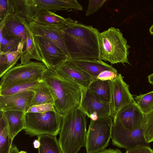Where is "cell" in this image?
Here are the masks:
<instances>
[{
  "label": "cell",
  "instance_id": "obj_23",
  "mask_svg": "<svg viewBox=\"0 0 153 153\" xmlns=\"http://www.w3.org/2000/svg\"><path fill=\"white\" fill-rule=\"evenodd\" d=\"M71 20L70 18H65L54 12L46 10L39 13L35 16L33 21L44 25L62 27Z\"/></svg>",
  "mask_w": 153,
  "mask_h": 153
},
{
  "label": "cell",
  "instance_id": "obj_37",
  "mask_svg": "<svg viewBox=\"0 0 153 153\" xmlns=\"http://www.w3.org/2000/svg\"><path fill=\"white\" fill-rule=\"evenodd\" d=\"M24 47V44L23 42L21 41L19 43L17 51L19 53H21L22 52Z\"/></svg>",
  "mask_w": 153,
  "mask_h": 153
},
{
  "label": "cell",
  "instance_id": "obj_6",
  "mask_svg": "<svg viewBox=\"0 0 153 153\" xmlns=\"http://www.w3.org/2000/svg\"><path fill=\"white\" fill-rule=\"evenodd\" d=\"M63 115L56 110L43 113H26V134L30 137L59 134Z\"/></svg>",
  "mask_w": 153,
  "mask_h": 153
},
{
  "label": "cell",
  "instance_id": "obj_26",
  "mask_svg": "<svg viewBox=\"0 0 153 153\" xmlns=\"http://www.w3.org/2000/svg\"><path fill=\"white\" fill-rule=\"evenodd\" d=\"M21 54L17 51L8 52L0 51V78L15 66L20 58Z\"/></svg>",
  "mask_w": 153,
  "mask_h": 153
},
{
  "label": "cell",
  "instance_id": "obj_35",
  "mask_svg": "<svg viewBox=\"0 0 153 153\" xmlns=\"http://www.w3.org/2000/svg\"><path fill=\"white\" fill-rule=\"evenodd\" d=\"M126 153H153V150L148 146L138 145L127 149Z\"/></svg>",
  "mask_w": 153,
  "mask_h": 153
},
{
  "label": "cell",
  "instance_id": "obj_30",
  "mask_svg": "<svg viewBox=\"0 0 153 153\" xmlns=\"http://www.w3.org/2000/svg\"><path fill=\"white\" fill-rule=\"evenodd\" d=\"M141 127L146 143H149L153 141V109L144 114Z\"/></svg>",
  "mask_w": 153,
  "mask_h": 153
},
{
  "label": "cell",
  "instance_id": "obj_9",
  "mask_svg": "<svg viewBox=\"0 0 153 153\" xmlns=\"http://www.w3.org/2000/svg\"><path fill=\"white\" fill-rule=\"evenodd\" d=\"M111 139L114 145L126 150L138 145L148 146L141 127L135 130H130L117 119L113 121Z\"/></svg>",
  "mask_w": 153,
  "mask_h": 153
},
{
  "label": "cell",
  "instance_id": "obj_25",
  "mask_svg": "<svg viewBox=\"0 0 153 153\" xmlns=\"http://www.w3.org/2000/svg\"><path fill=\"white\" fill-rule=\"evenodd\" d=\"M56 136L48 134L38 136L40 143L38 153H62Z\"/></svg>",
  "mask_w": 153,
  "mask_h": 153
},
{
  "label": "cell",
  "instance_id": "obj_1",
  "mask_svg": "<svg viewBox=\"0 0 153 153\" xmlns=\"http://www.w3.org/2000/svg\"><path fill=\"white\" fill-rule=\"evenodd\" d=\"M62 31L70 56L69 60L100 59L98 30L71 19L64 25Z\"/></svg>",
  "mask_w": 153,
  "mask_h": 153
},
{
  "label": "cell",
  "instance_id": "obj_27",
  "mask_svg": "<svg viewBox=\"0 0 153 153\" xmlns=\"http://www.w3.org/2000/svg\"><path fill=\"white\" fill-rule=\"evenodd\" d=\"M41 81L35 79L27 80L0 91V95H7L27 91H33Z\"/></svg>",
  "mask_w": 153,
  "mask_h": 153
},
{
  "label": "cell",
  "instance_id": "obj_19",
  "mask_svg": "<svg viewBox=\"0 0 153 153\" xmlns=\"http://www.w3.org/2000/svg\"><path fill=\"white\" fill-rule=\"evenodd\" d=\"M7 122L9 134L13 140L22 130L25 129V112L21 111H3Z\"/></svg>",
  "mask_w": 153,
  "mask_h": 153
},
{
  "label": "cell",
  "instance_id": "obj_29",
  "mask_svg": "<svg viewBox=\"0 0 153 153\" xmlns=\"http://www.w3.org/2000/svg\"><path fill=\"white\" fill-rule=\"evenodd\" d=\"M0 51L8 52L17 51L20 40L17 37H8L4 35L0 29Z\"/></svg>",
  "mask_w": 153,
  "mask_h": 153
},
{
  "label": "cell",
  "instance_id": "obj_34",
  "mask_svg": "<svg viewBox=\"0 0 153 153\" xmlns=\"http://www.w3.org/2000/svg\"><path fill=\"white\" fill-rule=\"evenodd\" d=\"M119 74L117 71L105 70L101 72L97 76L96 79L111 81L116 78Z\"/></svg>",
  "mask_w": 153,
  "mask_h": 153
},
{
  "label": "cell",
  "instance_id": "obj_21",
  "mask_svg": "<svg viewBox=\"0 0 153 153\" xmlns=\"http://www.w3.org/2000/svg\"><path fill=\"white\" fill-rule=\"evenodd\" d=\"M20 64L28 63L32 59L42 62V59L35 44L33 35L29 26L27 29V40L21 54Z\"/></svg>",
  "mask_w": 153,
  "mask_h": 153
},
{
  "label": "cell",
  "instance_id": "obj_40",
  "mask_svg": "<svg viewBox=\"0 0 153 153\" xmlns=\"http://www.w3.org/2000/svg\"><path fill=\"white\" fill-rule=\"evenodd\" d=\"M148 79L149 82L153 85V73L148 76Z\"/></svg>",
  "mask_w": 153,
  "mask_h": 153
},
{
  "label": "cell",
  "instance_id": "obj_20",
  "mask_svg": "<svg viewBox=\"0 0 153 153\" xmlns=\"http://www.w3.org/2000/svg\"><path fill=\"white\" fill-rule=\"evenodd\" d=\"M34 92V97L27 105L25 113L31 107L39 105L51 104L54 105V97L49 87L43 80L41 81L33 90Z\"/></svg>",
  "mask_w": 153,
  "mask_h": 153
},
{
  "label": "cell",
  "instance_id": "obj_38",
  "mask_svg": "<svg viewBox=\"0 0 153 153\" xmlns=\"http://www.w3.org/2000/svg\"><path fill=\"white\" fill-rule=\"evenodd\" d=\"M33 144L34 148L39 149L40 145V142L38 139L35 140L33 142Z\"/></svg>",
  "mask_w": 153,
  "mask_h": 153
},
{
  "label": "cell",
  "instance_id": "obj_28",
  "mask_svg": "<svg viewBox=\"0 0 153 153\" xmlns=\"http://www.w3.org/2000/svg\"><path fill=\"white\" fill-rule=\"evenodd\" d=\"M134 102L144 114L153 109V91L136 96Z\"/></svg>",
  "mask_w": 153,
  "mask_h": 153
},
{
  "label": "cell",
  "instance_id": "obj_42",
  "mask_svg": "<svg viewBox=\"0 0 153 153\" xmlns=\"http://www.w3.org/2000/svg\"><path fill=\"white\" fill-rule=\"evenodd\" d=\"M19 153H27L26 151H21L19 152Z\"/></svg>",
  "mask_w": 153,
  "mask_h": 153
},
{
  "label": "cell",
  "instance_id": "obj_32",
  "mask_svg": "<svg viewBox=\"0 0 153 153\" xmlns=\"http://www.w3.org/2000/svg\"><path fill=\"white\" fill-rule=\"evenodd\" d=\"M106 1V0H89L85 15L88 16L94 14L99 10Z\"/></svg>",
  "mask_w": 153,
  "mask_h": 153
},
{
  "label": "cell",
  "instance_id": "obj_18",
  "mask_svg": "<svg viewBox=\"0 0 153 153\" xmlns=\"http://www.w3.org/2000/svg\"><path fill=\"white\" fill-rule=\"evenodd\" d=\"M77 67L80 68L96 79L102 72L109 70L117 71L111 65L100 59H84L70 60Z\"/></svg>",
  "mask_w": 153,
  "mask_h": 153
},
{
  "label": "cell",
  "instance_id": "obj_5",
  "mask_svg": "<svg viewBox=\"0 0 153 153\" xmlns=\"http://www.w3.org/2000/svg\"><path fill=\"white\" fill-rule=\"evenodd\" d=\"M15 12L25 18L28 23L40 12L65 10L81 11L83 7L76 0H14Z\"/></svg>",
  "mask_w": 153,
  "mask_h": 153
},
{
  "label": "cell",
  "instance_id": "obj_24",
  "mask_svg": "<svg viewBox=\"0 0 153 153\" xmlns=\"http://www.w3.org/2000/svg\"><path fill=\"white\" fill-rule=\"evenodd\" d=\"M13 141L9 134L4 112L0 110V153H10Z\"/></svg>",
  "mask_w": 153,
  "mask_h": 153
},
{
  "label": "cell",
  "instance_id": "obj_22",
  "mask_svg": "<svg viewBox=\"0 0 153 153\" xmlns=\"http://www.w3.org/2000/svg\"><path fill=\"white\" fill-rule=\"evenodd\" d=\"M87 88L97 98L104 102L110 103L111 97V82L95 79Z\"/></svg>",
  "mask_w": 153,
  "mask_h": 153
},
{
  "label": "cell",
  "instance_id": "obj_7",
  "mask_svg": "<svg viewBox=\"0 0 153 153\" xmlns=\"http://www.w3.org/2000/svg\"><path fill=\"white\" fill-rule=\"evenodd\" d=\"M113 124L110 117L91 120L86 136L87 153H96L105 149L111 138Z\"/></svg>",
  "mask_w": 153,
  "mask_h": 153
},
{
  "label": "cell",
  "instance_id": "obj_2",
  "mask_svg": "<svg viewBox=\"0 0 153 153\" xmlns=\"http://www.w3.org/2000/svg\"><path fill=\"white\" fill-rule=\"evenodd\" d=\"M49 87L55 110L64 115L80 107L85 88L60 76L55 68L47 67L43 79Z\"/></svg>",
  "mask_w": 153,
  "mask_h": 153
},
{
  "label": "cell",
  "instance_id": "obj_33",
  "mask_svg": "<svg viewBox=\"0 0 153 153\" xmlns=\"http://www.w3.org/2000/svg\"><path fill=\"white\" fill-rule=\"evenodd\" d=\"M55 110L53 104H44L33 106L30 108L26 113H43Z\"/></svg>",
  "mask_w": 153,
  "mask_h": 153
},
{
  "label": "cell",
  "instance_id": "obj_14",
  "mask_svg": "<svg viewBox=\"0 0 153 153\" xmlns=\"http://www.w3.org/2000/svg\"><path fill=\"white\" fill-rule=\"evenodd\" d=\"M29 23L26 19L15 12L9 16L4 24L0 26L3 34L8 37H17L23 42L27 40V29Z\"/></svg>",
  "mask_w": 153,
  "mask_h": 153
},
{
  "label": "cell",
  "instance_id": "obj_13",
  "mask_svg": "<svg viewBox=\"0 0 153 153\" xmlns=\"http://www.w3.org/2000/svg\"><path fill=\"white\" fill-rule=\"evenodd\" d=\"M29 27L34 35L46 37L57 45L63 52L67 60L70 59L62 28L59 27L44 25L33 21L29 23Z\"/></svg>",
  "mask_w": 153,
  "mask_h": 153
},
{
  "label": "cell",
  "instance_id": "obj_4",
  "mask_svg": "<svg viewBox=\"0 0 153 153\" xmlns=\"http://www.w3.org/2000/svg\"><path fill=\"white\" fill-rule=\"evenodd\" d=\"M100 59L114 64H130L128 56L130 47L119 29L113 27L99 35Z\"/></svg>",
  "mask_w": 153,
  "mask_h": 153
},
{
  "label": "cell",
  "instance_id": "obj_8",
  "mask_svg": "<svg viewBox=\"0 0 153 153\" xmlns=\"http://www.w3.org/2000/svg\"><path fill=\"white\" fill-rule=\"evenodd\" d=\"M47 69L42 62L30 61L26 64H17L1 77L0 91L27 80H42Z\"/></svg>",
  "mask_w": 153,
  "mask_h": 153
},
{
  "label": "cell",
  "instance_id": "obj_3",
  "mask_svg": "<svg viewBox=\"0 0 153 153\" xmlns=\"http://www.w3.org/2000/svg\"><path fill=\"white\" fill-rule=\"evenodd\" d=\"M86 116L80 107L63 115L58 140L62 153H77L85 147Z\"/></svg>",
  "mask_w": 153,
  "mask_h": 153
},
{
  "label": "cell",
  "instance_id": "obj_16",
  "mask_svg": "<svg viewBox=\"0 0 153 153\" xmlns=\"http://www.w3.org/2000/svg\"><path fill=\"white\" fill-rule=\"evenodd\" d=\"M144 117V114L134 102L120 110L115 120L119 121L126 128L133 130L141 127Z\"/></svg>",
  "mask_w": 153,
  "mask_h": 153
},
{
  "label": "cell",
  "instance_id": "obj_17",
  "mask_svg": "<svg viewBox=\"0 0 153 153\" xmlns=\"http://www.w3.org/2000/svg\"><path fill=\"white\" fill-rule=\"evenodd\" d=\"M34 95V92L33 90L9 95H0V110L4 111L16 110L25 112L27 105L32 100Z\"/></svg>",
  "mask_w": 153,
  "mask_h": 153
},
{
  "label": "cell",
  "instance_id": "obj_31",
  "mask_svg": "<svg viewBox=\"0 0 153 153\" xmlns=\"http://www.w3.org/2000/svg\"><path fill=\"white\" fill-rule=\"evenodd\" d=\"M15 12L14 0H0V26L9 16Z\"/></svg>",
  "mask_w": 153,
  "mask_h": 153
},
{
  "label": "cell",
  "instance_id": "obj_12",
  "mask_svg": "<svg viewBox=\"0 0 153 153\" xmlns=\"http://www.w3.org/2000/svg\"><path fill=\"white\" fill-rule=\"evenodd\" d=\"M80 107L86 116L92 120L100 117L111 116L110 103L98 99L87 88L84 91Z\"/></svg>",
  "mask_w": 153,
  "mask_h": 153
},
{
  "label": "cell",
  "instance_id": "obj_39",
  "mask_svg": "<svg viewBox=\"0 0 153 153\" xmlns=\"http://www.w3.org/2000/svg\"><path fill=\"white\" fill-rule=\"evenodd\" d=\"M19 151L17 147L15 145L12 146L10 153H19Z\"/></svg>",
  "mask_w": 153,
  "mask_h": 153
},
{
  "label": "cell",
  "instance_id": "obj_15",
  "mask_svg": "<svg viewBox=\"0 0 153 153\" xmlns=\"http://www.w3.org/2000/svg\"><path fill=\"white\" fill-rule=\"evenodd\" d=\"M55 68L61 76L85 88H87L91 82L95 79L69 60L62 63Z\"/></svg>",
  "mask_w": 153,
  "mask_h": 153
},
{
  "label": "cell",
  "instance_id": "obj_10",
  "mask_svg": "<svg viewBox=\"0 0 153 153\" xmlns=\"http://www.w3.org/2000/svg\"><path fill=\"white\" fill-rule=\"evenodd\" d=\"M111 82L110 117L113 121L120 110L134 101L130 92L129 85L124 81L121 74Z\"/></svg>",
  "mask_w": 153,
  "mask_h": 153
},
{
  "label": "cell",
  "instance_id": "obj_11",
  "mask_svg": "<svg viewBox=\"0 0 153 153\" xmlns=\"http://www.w3.org/2000/svg\"><path fill=\"white\" fill-rule=\"evenodd\" d=\"M34 41L42 59L47 67L55 68L67 60L62 51L51 41L43 36L33 35Z\"/></svg>",
  "mask_w": 153,
  "mask_h": 153
},
{
  "label": "cell",
  "instance_id": "obj_41",
  "mask_svg": "<svg viewBox=\"0 0 153 153\" xmlns=\"http://www.w3.org/2000/svg\"><path fill=\"white\" fill-rule=\"evenodd\" d=\"M149 31L150 33L153 35V25L150 27Z\"/></svg>",
  "mask_w": 153,
  "mask_h": 153
},
{
  "label": "cell",
  "instance_id": "obj_36",
  "mask_svg": "<svg viewBox=\"0 0 153 153\" xmlns=\"http://www.w3.org/2000/svg\"><path fill=\"white\" fill-rule=\"evenodd\" d=\"M96 153H122L119 149H105L104 150Z\"/></svg>",
  "mask_w": 153,
  "mask_h": 153
}]
</instances>
